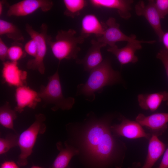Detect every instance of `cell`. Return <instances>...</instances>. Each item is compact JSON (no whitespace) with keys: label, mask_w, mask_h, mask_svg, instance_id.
Masks as SVG:
<instances>
[{"label":"cell","mask_w":168,"mask_h":168,"mask_svg":"<svg viewBox=\"0 0 168 168\" xmlns=\"http://www.w3.org/2000/svg\"><path fill=\"white\" fill-rule=\"evenodd\" d=\"M19 135L10 133L5 138H0V155L7 152L11 148L18 146Z\"/></svg>","instance_id":"cb8c5ba5"},{"label":"cell","mask_w":168,"mask_h":168,"mask_svg":"<svg viewBox=\"0 0 168 168\" xmlns=\"http://www.w3.org/2000/svg\"><path fill=\"white\" fill-rule=\"evenodd\" d=\"M136 121L150 131L152 135H161L168 127V113H158L146 116L142 113L136 117Z\"/></svg>","instance_id":"7c38bea8"},{"label":"cell","mask_w":168,"mask_h":168,"mask_svg":"<svg viewBox=\"0 0 168 168\" xmlns=\"http://www.w3.org/2000/svg\"><path fill=\"white\" fill-rule=\"evenodd\" d=\"M0 168H19L17 164L13 161H6L2 164Z\"/></svg>","instance_id":"4dcf8cb0"},{"label":"cell","mask_w":168,"mask_h":168,"mask_svg":"<svg viewBox=\"0 0 168 168\" xmlns=\"http://www.w3.org/2000/svg\"><path fill=\"white\" fill-rule=\"evenodd\" d=\"M8 48L1 38H0V59L3 62L8 58Z\"/></svg>","instance_id":"f1b7e54d"},{"label":"cell","mask_w":168,"mask_h":168,"mask_svg":"<svg viewBox=\"0 0 168 168\" xmlns=\"http://www.w3.org/2000/svg\"><path fill=\"white\" fill-rule=\"evenodd\" d=\"M157 168H168V147L165 151L161 162Z\"/></svg>","instance_id":"f546056e"},{"label":"cell","mask_w":168,"mask_h":168,"mask_svg":"<svg viewBox=\"0 0 168 168\" xmlns=\"http://www.w3.org/2000/svg\"><path fill=\"white\" fill-rule=\"evenodd\" d=\"M81 35L86 38L91 35L98 38L101 37L107 28L105 23L101 21L94 14L85 15L81 21Z\"/></svg>","instance_id":"2e32d148"},{"label":"cell","mask_w":168,"mask_h":168,"mask_svg":"<svg viewBox=\"0 0 168 168\" xmlns=\"http://www.w3.org/2000/svg\"><path fill=\"white\" fill-rule=\"evenodd\" d=\"M48 82L46 86L41 85L38 94L44 103V106L51 105V110L55 111L60 109L69 110L75 102L72 97H65L62 92L58 69L52 75L48 77Z\"/></svg>","instance_id":"277c9868"},{"label":"cell","mask_w":168,"mask_h":168,"mask_svg":"<svg viewBox=\"0 0 168 168\" xmlns=\"http://www.w3.org/2000/svg\"><path fill=\"white\" fill-rule=\"evenodd\" d=\"M46 119L43 114L39 113L35 115L34 122L20 135L18 146L20 150L17 163L20 166H25L28 164V158L31 155L38 136L46 131Z\"/></svg>","instance_id":"5b68a950"},{"label":"cell","mask_w":168,"mask_h":168,"mask_svg":"<svg viewBox=\"0 0 168 168\" xmlns=\"http://www.w3.org/2000/svg\"><path fill=\"white\" fill-rule=\"evenodd\" d=\"M5 1H4L0 0V15H1L2 14V10H3V4L4 3Z\"/></svg>","instance_id":"d6a6232c"},{"label":"cell","mask_w":168,"mask_h":168,"mask_svg":"<svg viewBox=\"0 0 168 168\" xmlns=\"http://www.w3.org/2000/svg\"><path fill=\"white\" fill-rule=\"evenodd\" d=\"M63 2L66 8L64 14L72 18L79 16L87 4L85 0H64Z\"/></svg>","instance_id":"603a6c76"},{"label":"cell","mask_w":168,"mask_h":168,"mask_svg":"<svg viewBox=\"0 0 168 168\" xmlns=\"http://www.w3.org/2000/svg\"><path fill=\"white\" fill-rule=\"evenodd\" d=\"M89 76L84 83L78 85L77 95H83L93 101L96 92L101 93L105 86L120 82L121 77L119 72L114 70L108 59L103 60L97 67L90 71Z\"/></svg>","instance_id":"7a4b0ae2"},{"label":"cell","mask_w":168,"mask_h":168,"mask_svg":"<svg viewBox=\"0 0 168 168\" xmlns=\"http://www.w3.org/2000/svg\"><path fill=\"white\" fill-rule=\"evenodd\" d=\"M160 42L162 43L164 49L168 51V31L164 32Z\"/></svg>","instance_id":"1f68e13d"},{"label":"cell","mask_w":168,"mask_h":168,"mask_svg":"<svg viewBox=\"0 0 168 168\" xmlns=\"http://www.w3.org/2000/svg\"><path fill=\"white\" fill-rule=\"evenodd\" d=\"M4 35L16 42L24 40L22 33L16 26L12 22L0 19V35Z\"/></svg>","instance_id":"44dd1931"},{"label":"cell","mask_w":168,"mask_h":168,"mask_svg":"<svg viewBox=\"0 0 168 168\" xmlns=\"http://www.w3.org/2000/svg\"><path fill=\"white\" fill-rule=\"evenodd\" d=\"M30 168H44L40 167L39 166H32Z\"/></svg>","instance_id":"836d02e7"},{"label":"cell","mask_w":168,"mask_h":168,"mask_svg":"<svg viewBox=\"0 0 168 168\" xmlns=\"http://www.w3.org/2000/svg\"><path fill=\"white\" fill-rule=\"evenodd\" d=\"M91 4L97 7H104L114 9L117 10L119 16L125 19H129L131 16L130 12L132 0H91Z\"/></svg>","instance_id":"e0dca14e"},{"label":"cell","mask_w":168,"mask_h":168,"mask_svg":"<svg viewBox=\"0 0 168 168\" xmlns=\"http://www.w3.org/2000/svg\"><path fill=\"white\" fill-rule=\"evenodd\" d=\"M91 46L83 58L76 60L77 64L83 65L85 71L90 72L103 61L101 49L106 45L94 39L91 41Z\"/></svg>","instance_id":"9a60e30c"},{"label":"cell","mask_w":168,"mask_h":168,"mask_svg":"<svg viewBox=\"0 0 168 168\" xmlns=\"http://www.w3.org/2000/svg\"><path fill=\"white\" fill-rule=\"evenodd\" d=\"M26 55L25 50L19 45L14 44L8 48V58L11 61L17 62Z\"/></svg>","instance_id":"d4e9b609"},{"label":"cell","mask_w":168,"mask_h":168,"mask_svg":"<svg viewBox=\"0 0 168 168\" xmlns=\"http://www.w3.org/2000/svg\"><path fill=\"white\" fill-rule=\"evenodd\" d=\"M53 5L49 0H23L9 6L8 16H23L31 14L39 9L44 12L50 10Z\"/></svg>","instance_id":"52a82bcc"},{"label":"cell","mask_w":168,"mask_h":168,"mask_svg":"<svg viewBox=\"0 0 168 168\" xmlns=\"http://www.w3.org/2000/svg\"><path fill=\"white\" fill-rule=\"evenodd\" d=\"M15 96L16 105L14 110L19 113H22L26 107L35 109L41 101L38 92L27 86L17 87Z\"/></svg>","instance_id":"5bb4252c"},{"label":"cell","mask_w":168,"mask_h":168,"mask_svg":"<svg viewBox=\"0 0 168 168\" xmlns=\"http://www.w3.org/2000/svg\"><path fill=\"white\" fill-rule=\"evenodd\" d=\"M76 34L75 30L70 29L67 30L58 31L54 41H52L51 37L49 36L47 44L59 63L64 59L77 58V54L81 50L78 45L84 42L85 38L81 35L76 36Z\"/></svg>","instance_id":"3957f363"},{"label":"cell","mask_w":168,"mask_h":168,"mask_svg":"<svg viewBox=\"0 0 168 168\" xmlns=\"http://www.w3.org/2000/svg\"><path fill=\"white\" fill-rule=\"evenodd\" d=\"M16 111L6 102L0 107V124L4 127L14 131V121L17 118Z\"/></svg>","instance_id":"7402d4cb"},{"label":"cell","mask_w":168,"mask_h":168,"mask_svg":"<svg viewBox=\"0 0 168 168\" xmlns=\"http://www.w3.org/2000/svg\"><path fill=\"white\" fill-rule=\"evenodd\" d=\"M2 75L3 83L9 86L17 88L27 86V72L19 68L17 62H3Z\"/></svg>","instance_id":"4fadbf2b"},{"label":"cell","mask_w":168,"mask_h":168,"mask_svg":"<svg viewBox=\"0 0 168 168\" xmlns=\"http://www.w3.org/2000/svg\"><path fill=\"white\" fill-rule=\"evenodd\" d=\"M155 40H139L127 42L124 47L119 48L116 45L109 47L107 51L114 54L120 63L121 66L129 63H134L138 60V58L135 55L136 52L142 48L141 43L153 44Z\"/></svg>","instance_id":"8fae6325"},{"label":"cell","mask_w":168,"mask_h":168,"mask_svg":"<svg viewBox=\"0 0 168 168\" xmlns=\"http://www.w3.org/2000/svg\"><path fill=\"white\" fill-rule=\"evenodd\" d=\"M24 50L26 53L35 58L36 56L37 46L35 41L31 39L26 43L24 47Z\"/></svg>","instance_id":"4316f807"},{"label":"cell","mask_w":168,"mask_h":168,"mask_svg":"<svg viewBox=\"0 0 168 168\" xmlns=\"http://www.w3.org/2000/svg\"><path fill=\"white\" fill-rule=\"evenodd\" d=\"M135 11L137 15L143 16L146 19L158 36L160 42L164 32L161 27V18L155 6L154 0L148 1L147 4L143 1H140L135 5Z\"/></svg>","instance_id":"ba28073f"},{"label":"cell","mask_w":168,"mask_h":168,"mask_svg":"<svg viewBox=\"0 0 168 168\" xmlns=\"http://www.w3.org/2000/svg\"><path fill=\"white\" fill-rule=\"evenodd\" d=\"M156 57L162 63L168 78V51L164 49L160 50L157 53ZM166 104L168 106V100Z\"/></svg>","instance_id":"83f0119b"},{"label":"cell","mask_w":168,"mask_h":168,"mask_svg":"<svg viewBox=\"0 0 168 168\" xmlns=\"http://www.w3.org/2000/svg\"><path fill=\"white\" fill-rule=\"evenodd\" d=\"M121 119L119 124L110 126L111 130L114 135L129 139L144 138L149 140L151 138L152 134L146 133L142 126L136 121L130 120L124 117Z\"/></svg>","instance_id":"9c48e42d"},{"label":"cell","mask_w":168,"mask_h":168,"mask_svg":"<svg viewBox=\"0 0 168 168\" xmlns=\"http://www.w3.org/2000/svg\"><path fill=\"white\" fill-rule=\"evenodd\" d=\"M87 128L82 140L85 153L91 159L100 162L111 160L116 154L117 147L108 121L105 119L92 120Z\"/></svg>","instance_id":"6da1fadb"},{"label":"cell","mask_w":168,"mask_h":168,"mask_svg":"<svg viewBox=\"0 0 168 168\" xmlns=\"http://www.w3.org/2000/svg\"><path fill=\"white\" fill-rule=\"evenodd\" d=\"M154 2L161 18H164L168 15V0H156Z\"/></svg>","instance_id":"484cf974"},{"label":"cell","mask_w":168,"mask_h":168,"mask_svg":"<svg viewBox=\"0 0 168 168\" xmlns=\"http://www.w3.org/2000/svg\"><path fill=\"white\" fill-rule=\"evenodd\" d=\"M149 140L146 159L141 168H152L165 150V144L157 136L152 135Z\"/></svg>","instance_id":"d6986e66"},{"label":"cell","mask_w":168,"mask_h":168,"mask_svg":"<svg viewBox=\"0 0 168 168\" xmlns=\"http://www.w3.org/2000/svg\"><path fill=\"white\" fill-rule=\"evenodd\" d=\"M66 168H70V167H69L68 166Z\"/></svg>","instance_id":"e575fe53"},{"label":"cell","mask_w":168,"mask_h":168,"mask_svg":"<svg viewBox=\"0 0 168 168\" xmlns=\"http://www.w3.org/2000/svg\"><path fill=\"white\" fill-rule=\"evenodd\" d=\"M105 23L107 28L103 35L98 38L97 40L101 42L106 46H113L116 43L120 41L132 42L136 41V36L134 34L128 36L123 33L119 28V24L117 23L113 17H110Z\"/></svg>","instance_id":"30bf717a"},{"label":"cell","mask_w":168,"mask_h":168,"mask_svg":"<svg viewBox=\"0 0 168 168\" xmlns=\"http://www.w3.org/2000/svg\"><path fill=\"white\" fill-rule=\"evenodd\" d=\"M64 145L63 147L61 142L57 143V148L60 152L53 164L52 168H66L72 158L79 153L78 149L67 142Z\"/></svg>","instance_id":"ffe728a7"},{"label":"cell","mask_w":168,"mask_h":168,"mask_svg":"<svg viewBox=\"0 0 168 168\" xmlns=\"http://www.w3.org/2000/svg\"><path fill=\"white\" fill-rule=\"evenodd\" d=\"M168 100V92L166 91L151 94H141L138 96L139 105L142 109L154 111L163 101Z\"/></svg>","instance_id":"ac0fdd59"},{"label":"cell","mask_w":168,"mask_h":168,"mask_svg":"<svg viewBox=\"0 0 168 168\" xmlns=\"http://www.w3.org/2000/svg\"><path fill=\"white\" fill-rule=\"evenodd\" d=\"M25 28L27 33L36 42L37 46L36 56L28 61L26 67L29 69L37 70L41 74H44L45 69L44 59L47 52V40L49 36L47 34V26L46 24H42L39 31L35 30L29 24H26Z\"/></svg>","instance_id":"8992f818"}]
</instances>
